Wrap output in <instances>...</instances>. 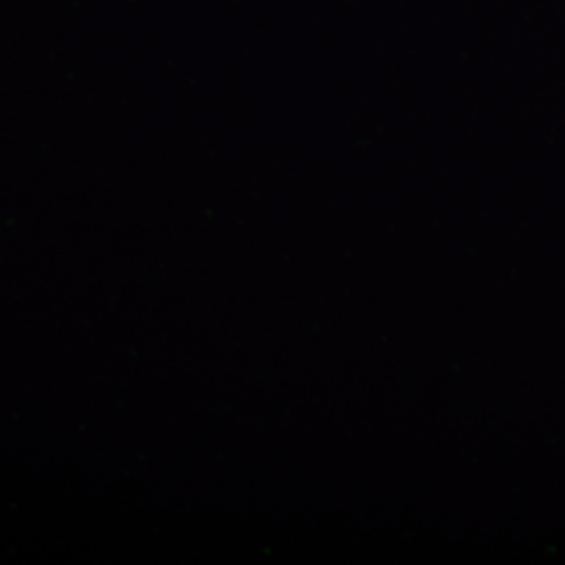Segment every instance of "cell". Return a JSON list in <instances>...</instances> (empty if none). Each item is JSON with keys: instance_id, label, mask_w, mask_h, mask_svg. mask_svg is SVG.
I'll list each match as a JSON object with an SVG mask.
<instances>
[]
</instances>
